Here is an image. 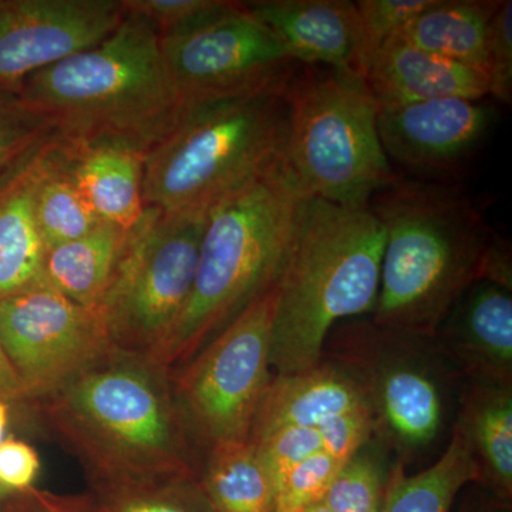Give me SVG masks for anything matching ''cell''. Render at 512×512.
Returning a JSON list of instances; mask_svg holds the SVG:
<instances>
[{
  "label": "cell",
  "mask_w": 512,
  "mask_h": 512,
  "mask_svg": "<svg viewBox=\"0 0 512 512\" xmlns=\"http://www.w3.org/2000/svg\"><path fill=\"white\" fill-rule=\"evenodd\" d=\"M370 210L384 229L379 296L372 320L434 338L453 306L481 281L495 232L461 191L394 178Z\"/></svg>",
  "instance_id": "1"
},
{
  "label": "cell",
  "mask_w": 512,
  "mask_h": 512,
  "mask_svg": "<svg viewBox=\"0 0 512 512\" xmlns=\"http://www.w3.org/2000/svg\"><path fill=\"white\" fill-rule=\"evenodd\" d=\"M163 375L109 349L43 394L57 429L92 461L100 490L192 481L185 426Z\"/></svg>",
  "instance_id": "2"
},
{
  "label": "cell",
  "mask_w": 512,
  "mask_h": 512,
  "mask_svg": "<svg viewBox=\"0 0 512 512\" xmlns=\"http://www.w3.org/2000/svg\"><path fill=\"white\" fill-rule=\"evenodd\" d=\"M384 229L369 207L303 198L275 282L271 365L276 375L318 365L329 333L373 315Z\"/></svg>",
  "instance_id": "3"
},
{
  "label": "cell",
  "mask_w": 512,
  "mask_h": 512,
  "mask_svg": "<svg viewBox=\"0 0 512 512\" xmlns=\"http://www.w3.org/2000/svg\"><path fill=\"white\" fill-rule=\"evenodd\" d=\"M18 94L49 117L63 143L126 144L146 153L183 107L156 26L128 10L106 39L32 74Z\"/></svg>",
  "instance_id": "4"
},
{
  "label": "cell",
  "mask_w": 512,
  "mask_h": 512,
  "mask_svg": "<svg viewBox=\"0 0 512 512\" xmlns=\"http://www.w3.org/2000/svg\"><path fill=\"white\" fill-rule=\"evenodd\" d=\"M305 197L282 158L211 205L190 298L148 362L180 369L275 285Z\"/></svg>",
  "instance_id": "5"
},
{
  "label": "cell",
  "mask_w": 512,
  "mask_h": 512,
  "mask_svg": "<svg viewBox=\"0 0 512 512\" xmlns=\"http://www.w3.org/2000/svg\"><path fill=\"white\" fill-rule=\"evenodd\" d=\"M291 74L251 92L184 104L170 130L147 151L146 208L210 210L281 161L288 137L286 86Z\"/></svg>",
  "instance_id": "6"
},
{
  "label": "cell",
  "mask_w": 512,
  "mask_h": 512,
  "mask_svg": "<svg viewBox=\"0 0 512 512\" xmlns=\"http://www.w3.org/2000/svg\"><path fill=\"white\" fill-rule=\"evenodd\" d=\"M299 66L286 86L285 163L308 197L369 207L396 178L377 130L379 104L360 74Z\"/></svg>",
  "instance_id": "7"
},
{
  "label": "cell",
  "mask_w": 512,
  "mask_h": 512,
  "mask_svg": "<svg viewBox=\"0 0 512 512\" xmlns=\"http://www.w3.org/2000/svg\"><path fill=\"white\" fill-rule=\"evenodd\" d=\"M322 357L356 377L372 409L375 436L399 453L400 463L429 450L443 433L448 390L458 375L434 338L350 320L329 333Z\"/></svg>",
  "instance_id": "8"
},
{
  "label": "cell",
  "mask_w": 512,
  "mask_h": 512,
  "mask_svg": "<svg viewBox=\"0 0 512 512\" xmlns=\"http://www.w3.org/2000/svg\"><path fill=\"white\" fill-rule=\"evenodd\" d=\"M208 210L146 208L94 312L110 349L151 360L190 298Z\"/></svg>",
  "instance_id": "9"
},
{
  "label": "cell",
  "mask_w": 512,
  "mask_h": 512,
  "mask_svg": "<svg viewBox=\"0 0 512 512\" xmlns=\"http://www.w3.org/2000/svg\"><path fill=\"white\" fill-rule=\"evenodd\" d=\"M275 285L262 293L175 376L184 426L208 448L248 440L271 384Z\"/></svg>",
  "instance_id": "10"
},
{
  "label": "cell",
  "mask_w": 512,
  "mask_h": 512,
  "mask_svg": "<svg viewBox=\"0 0 512 512\" xmlns=\"http://www.w3.org/2000/svg\"><path fill=\"white\" fill-rule=\"evenodd\" d=\"M181 103L251 92L285 79L298 64L244 2L218 0L197 18L160 35Z\"/></svg>",
  "instance_id": "11"
},
{
  "label": "cell",
  "mask_w": 512,
  "mask_h": 512,
  "mask_svg": "<svg viewBox=\"0 0 512 512\" xmlns=\"http://www.w3.org/2000/svg\"><path fill=\"white\" fill-rule=\"evenodd\" d=\"M0 345L28 394H46L110 349L97 313L39 281L0 301Z\"/></svg>",
  "instance_id": "12"
},
{
  "label": "cell",
  "mask_w": 512,
  "mask_h": 512,
  "mask_svg": "<svg viewBox=\"0 0 512 512\" xmlns=\"http://www.w3.org/2000/svg\"><path fill=\"white\" fill-rule=\"evenodd\" d=\"M123 0H0V92L111 35Z\"/></svg>",
  "instance_id": "13"
},
{
  "label": "cell",
  "mask_w": 512,
  "mask_h": 512,
  "mask_svg": "<svg viewBox=\"0 0 512 512\" xmlns=\"http://www.w3.org/2000/svg\"><path fill=\"white\" fill-rule=\"evenodd\" d=\"M495 116L480 100L448 97L384 107L377 130L387 158L414 173H450L480 146Z\"/></svg>",
  "instance_id": "14"
},
{
  "label": "cell",
  "mask_w": 512,
  "mask_h": 512,
  "mask_svg": "<svg viewBox=\"0 0 512 512\" xmlns=\"http://www.w3.org/2000/svg\"><path fill=\"white\" fill-rule=\"evenodd\" d=\"M434 342L468 382L512 384L511 291L477 282L453 306Z\"/></svg>",
  "instance_id": "15"
},
{
  "label": "cell",
  "mask_w": 512,
  "mask_h": 512,
  "mask_svg": "<svg viewBox=\"0 0 512 512\" xmlns=\"http://www.w3.org/2000/svg\"><path fill=\"white\" fill-rule=\"evenodd\" d=\"M274 32L296 64L360 73L356 3L349 0H254L244 2ZM363 77V76H362Z\"/></svg>",
  "instance_id": "16"
},
{
  "label": "cell",
  "mask_w": 512,
  "mask_h": 512,
  "mask_svg": "<svg viewBox=\"0 0 512 512\" xmlns=\"http://www.w3.org/2000/svg\"><path fill=\"white\" fill-rule=\"evenodd\" d=\"M356 416L373 417L365 390L348 369L322 357L302 372L272 377L249 441L289 427L322 426Z\"/></svg>",
  "instance_id": "17"
},
{
  "label": "cell",
  "mask_w": 512,
  "mask_h": 512,
  "mask_svg": "<svg viewBox=\"0 0 512 512\" xmlns=\"http://www.w3.org/2000/svg\"><path fill=\"white\" fill-rule=\"evenodd\" d=\"M366 83L380 109L448 97L481 100L490 89L484 70L433 55L399 35L380 47Z\"/></svg>",
  "instance_id": "18"
},
{
  "label": "cell",
  "mask_w": 512,
  "mask_h": 512,
  "mask_svg": "<svg viewBox=\"0 0 512 512\" xmlns=\"http://www.w3.org/2000/svg\"><path fill=\"white\" fill-rule=\"evenodd\" d=\"M55 138L0 173V301L42 281L46 248L36 224L35 190Z\"/></svg>",
  "instance_id": "19"
},
{
  "label": "cell",
  "mask_w": 512,
  "mask_h": 512,
  "mask_svg": "<svg viewBox=\"0 0 512 512\" xmlns=\"http://www.w3.org/2000/svg\"><path fill=\"white\" fill-rule=\"evenodd\" d=\"M59 143L64 167L94 214L130 231L146 210V151L117 143Z\"/></svg>",
  "instance_id": "20"
},
{
  "label": "cell",
  "mask_w": 512,
  "mask_h": 512,
  "mask_svg": "<svg viewBox=\"0 0 512 512\" xmlns=\"http://www.w3.org/2000/svg\"><path fill=\"white\" fill-rule=\"evenodd\" d=\"M456 426L478 467V484L508 507L512 498V384L468 382Z\"/></svg>",
  "instance_id": "21"
},
{
  "label": "cell",
  "mask_w": 512,
  "mask_h": 512,
  "mask_svg": "<svg viewBox=\"0 0 512 512\" xmlns=\"http://www.w3.org/2000/svg\"><path fill=\"white\" fill-rule=\"evenodd\" d=\"M501 0H434L399 33L410 45L487 73L488 39Z\"/></svg>",
  "instance_id": "22"
},
{
  "label": "cell",
  "mask_w": 512,
  "mask_h": 512,
  "mask_svg": "<svg viewBox=\"0 0 512 512\" xmlns=\"http://www.w3.org/2000/svg\"><path fill=\"white\" fill-rule=\"evenodd\" d=\"M127 237V229L101 222L83 237L46 249L43 281L70 301L94 311L113 278Z\"/></svg>",
  "instance_id": "23"
},
{
  "label": "cell",
  "mask_w": 512,
  "mask_h": 512,
  "mask_svg": "<svg viewBox=\"0 0 512 512\" xmlns=\"http://www.w3.org/2000/svg\"><path fill=\"white\" fill-rule=\"evenodd\" d=\"M478 484V467L466 437L456 424L450 443L436 463L407 476L404 464L390 470L382 512H450L467 484Z\"/></svg>",
  "instance_id": "24"
},
{
  "label": "cell",
  "mask_w": 512,
  "mask_h": 512,
  "mask_svg": "<svg viewBox=\"0 0 512 512\" xmlns=\"http://www.w3.org/2000/svg\"><path fill=\"white\" fill-rule=\"evenodd\" d=\"M198 485L215 512H274V480L249 439L210 447Z\"/></svg>",
  "instance_id": "25"
},
{
  "label": "cell",
  "mask_w": 512,
  "mask_h": 512,
  "mask_svg": "<svg viewBox=\"0 0 512 512\" xmlns=\"http://www.w3.org/2000/svg\"><path fill=\"white\" fill-rule=\"evenodd\" d=\"M373 437V417L356 416L330 421L322 426L281 429L251 443L258 450L276 487L293 467L306 458L328 453L340 460H349Z\"/></svg>",
  "instance_id": "26"
},
{
  "label": "cell",
  "mask_w": 512,
  "mask_h": 512,
  "mask_svg": "<svg viewBox=\"0 0 512 512\" xmlns=\"http://www.w3.org/2000/svg\"><path fill=\"white\" fill-rule=\"evenodd\" d=\"M35 217L46 249L83 237L101 224L67 173L57 137L37 178Z\"/></svg>",
  "instance_id": "27"
},
{
  "label": "cell",
  "mask_w": 512,
  "mask_h": 512,
  "mask_svg": "<svg viewBox=\"0 0 512 512\" xmlns=\"http://www.w3.org/2000/svg\"><path fill=\"white\" fill-rule=\"evenodd\" d=\"M387 477L369 441L340 468L322 503L330 512H382Z\"/></svg>",
  "instance_id": "28"
},
{
  "label": "cell",
  "mask_w": 512,
  "mask_h": 512,
  "mask_svg": "<svg viewBox=\"0 0 512 512\" xmlns=\"http://www.w3.org/2000/svg\"><path fill=\"white\" fill-rule=\"evenodd\" d=\"M83 512H215L200 485L187 481L160 487L100 490L93 500H79Z\"/></svg>",
  "instance_id": "29"
},
{
  "label": "cell",
  "mask_w": 512,
  "mask_h": 512,
  "mask_svg": "<svg viewBox=\"0 0 512 512\" xmlns=\"http://www.w3.org/2000/svg\"><path fill=\"white\" fill-rule=\"evenodd\" d=\"M53 136L55 127L42 111L19 94L0 92V173Z\"/></svg>",
  "instance_id": "30"
},
{
  "label": "cell",
  "mask_w": 512,
  "mask_h": 512,
  "mask_svg": "<svg viewBox=\"0 0 512 512\" xmlns=\"http://www.w3.org/2000/svg\"><path fill=\"white\" fill-rule=\"evenodd\" d=\"M362 43H360V73L366 79L367 70L380 47L400 30L430 8L434 0H359Z\"/></svg>",
  "instance_id": "31"
},
{
  "label": "cell",
  "mask_w": 512,
  "mask_h": 512,
  "mask_svg": "<svg viewBox=\"0 0 512 512\" xmlns=\"http://www.w3.org/2000/svg\"><path fill=\"white\" fill-rule=\"evenodd\" d=\"M346 461L318 453L293 467L275 487L274 512H305L320 503Z\"/></svg>",
  "instance_id": "32"
},
{
  "label": "cell",
  "mask_w": 512,
  "mask_h": 512,
  "mask_svg": "<svg viewBox=\"0 0 512 512\" xmlns=\"http://www.w3.org/2000/svg\"><path fill=\"white\" fill-rule=\"evenodd\" d=\"M488 94L503 104L512 100V2L501 0L488 39Z\"/></svg>",
  "instance_id": "33"
},
{
  "label": "cell",
  "mask_w": 512,
  "mask_h": 512,
  "mask_svg": "<svg viewBox=\"0 0 512 512\" xmlns=\"http://www.w3.org/2000/svg\"><path fill=\"white\" fill-rule=\"evenodd\" d=\"M218 0H123L124 9L150 20L158 35L178 28L205 10L215 6Z\"/></svg>",
  "instance_id": "34"
},
{
  "label": "cell",
  "mask_w": 512,
  "mask_h": 512,
  "mask_svg": "<svg viewBox=\"0 0 512 512\" xmlns=\"http://www.w3.org/2000/svg\"><path fill=\"white\" fill-rule=\"evenodd\" d=\"M39 470V454L28 443L9 439L0 444V488L3 490H29Z\"/></svg>",
  "instance_id": "35"
},
{
  "label": "cell",
  "mask_w": 512,
  "mask_h": 512,
  "mask_svg": "<svg viewBox=\"0 0 512 512\" xmlns=\"http://www.w3.org/2000/svg\"><path fill=\"white\" fill-rule=\"evenodd\" d=\"M481 281L490 282L512 292V265L510 247L497 234L491 239L483 264Z\"/></svg>",
  "instance_id": "36"
},
{
  "label": "cell",
  "mask_w": 512,
  "mask_h": 512,
  "mask_svg": "<svg viewBox=\"0 0 512 512\" xmlns=\"http://www.w3.org/2000/svg\"><path fill=\"white\" fill-rule=\"evenodd\" d=\"M25 386L22 380L13 369L12 363L9 362L5 350L0 345V400L8 402V400H16L19 397L26 396Z\"/></svg>",
  "instance_id": "37"
},
{
  "label": "cell",
  "mask_w": 512,
  "mask_h": 512,
  "mask_svg": "<svg viewBox=\"0 0 512 512\" xmlns=\"http://www.w3.org/2000/svg\"><path fill=\"white\" fill-rule=\"evenodd\" d=\"M37 512H83L79 500H60V498L46 497L39 498Z\"/></svg>",
  "instance_id": "38"
},
{
  "label": "cell",
  "mask_w": 512,
  "mask_h": 512,
  "mask_svg": "<svg viewBox=\"0 0 512 512\" xmlns=\"http://www.w3.org/2000/svg\"><path fill=\"white\" fill-rule=\"evenodd\" d=\"M9 423V406L8 402L0 400V444L5 441L6 429Z\"/></svg>",
  "instance_id": "39"
},
{
  "label": "cell",
  "mask_w": 512,
  "mask_h": 512,
  "mask_svg": "<svg viewBox=\"0 0 512 512\" xmlns=\"http://www.w3.org/2000/svg\"><path fill=\"white\" fill-rule=\"evenodd\" d=\"M504 508H507V507H505V505L497 503V501H495V504L493 505V507H487V508H484V510H480V511H476V512H503L501 510H504Z\"/></svg>",
  "instance_id": "40"
},
{
  "label": "cell",
  "mask_w": 512,
  "mask_h": 512,
  "mask_svg": "<svg viewBox=\"0 0 512 512\" xmlns=\"http://www.w3.org/2000/svg\"><path fill=\"white\" fill-rule=\"evenodd\" d=\"M305 512H330L328 508H326V505L320 501V503L312 505L309 510H306Z\"/></svg>",
  "instance_id": "41"
},
{
  "label": "cell",
  "mask_w": 512,
  "mask_h": 512,
  "mask_svg": "<svg viewBox=\"0 0 512 512\" xmlns=\"http://www.w3.org/2000/svg\"><path fill=\"white\" fill-rule=\"evenodd\" d=\"M2 490L3 488H0V498H2Z\"/></svg>",
  "instance_id": "42"
}]
</instances>
